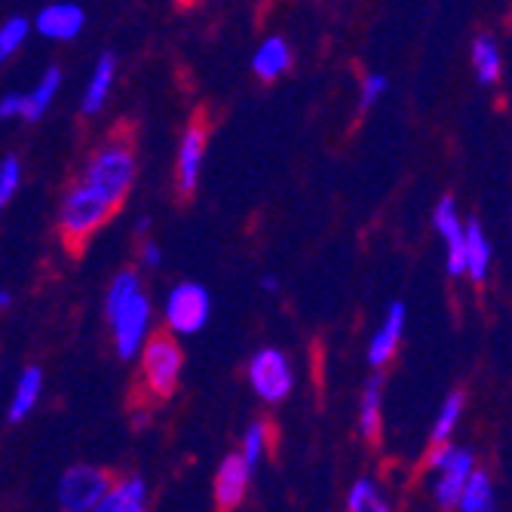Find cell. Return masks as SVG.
<instances>
[{"label": "cell", "instance_id": "obj_6", "mask_svg": "<svg viewBox=\"0 0 512 512\" xmlns=\"http://www.w3.org/2000/svg\"><path fill=\"white\" fill-rule=\"evenodd\" d=\"M212 298L200 283H178L166 298V322L178 335H197L209 322Z\"/></svg>", "mask_w": 512, "mask_h": 512}, {"label": "cell", "instance_id": "obj_30", "mask_svg": "<svg viewBox=\"0 0 512 512\" xmlns=\"http://www.w3.org/2000/svg\"><path fill=\"white\" fill-rule=\"evenodd\" d=\"M160 258H163V255H160V246H157L154 240H148V243H145V264H148V267H160Z\"/></svg>", "mask_w": 512, "mask_h": 512}, {"label": "cell", "instance_id": "obj_8", "mask_svg": "<svg viewBox=\"0 0 512 512\" xmlns=\"http://www.w3.org/2000/svg\"><path fill=\"white\" fill-rule=\"evenodd\" d=\"M111 485V476L99 467H71L59 479V506L62 512H89Z\"/></svg>", "mask_w": 512, "mask_h": 512}, {"label": "cell", "instance_id": "obj_17", "mask_svg": "<svg viewBox=\"0 0 512 512\" xmlns=\"http://www.w3.org/2000/svg\"><path fill=\"white\" fill-rule=\"evenodd\" d=\"M289 65H292V50L283 37H267L252 59V68L261 80H276L283 71H289Z\"/></svg>", "mask_w": 512, "mask_h": 512}, {"label": "cell", "instance_id": "obj_20", "mask_svg": "<svg viewBox=\"0 0 512 512\" xmlns=\"http://www.w3.org/2000/svg\"><path fill=\"white\" fill-rule=\"evenodd\" d=\"M40 390H43V375H40V368H25L22 371V378L16 384V393H13V402H10V421L19 424L25 421V417L34 411L37 399H40Z\"/></svg>", "mask_w": 512, "mask_h": 512}, {"label": "cell", "instance_id": "obj_15", "mask_svg": "<svg viewBox=\"0 0 512 512\" xmlns=\"http://www.w3.org/2000/svg\"><path fill=\"white\" fill-rule=\"evenodd\" d=\"M463 258H467V270L463 273H470L476 283H482L491 267V243L476 218L463 224Z\"/></svg>", "mask_w": 512, "mask_h": 512}, {"label": "cell", "instance_id": "obj_14", "mask_svg": "<svg viewBox=\"0 0 512 512\" xmlns=\"http://www.w3.org/2000/svg\"><path fill=\"white\" fill-rule=\"evenodd\" d=\"M89 512H148V485L142 479H123L111 485Z\"/></svg>", "mask_w": 512, "mask_h": 512}, {"label": "cell", "instance_id": "obj_28", "mask_svg": "<svg viewBox=\"0 0 512 512\" xmlns=\"http://www.w3.org/2000/svg\"><path fill=\"white\" fill-rule=\"evenodd\" d=\"M387 92V77L384 74H368L365 80H362V92H359V105L362 108H371L375 105L381 96Z\"/></svg>", "mask_w": 512, "mask_h": 512}, {"label": "cell", "instance_id": "obj_2", "mask_svg": "<svg viewBox=\"0 0 512 512\" xmlns=\"http://www.w3.org/2000/svg\"><path fill=\"white\" fill-rule=\"evenodd\" d=\"M135 181V154L129 145H105L96 157L89 160L83 172V184L89 191L105 197L111 206H120V200L129 194Z\"/></svg>", "mask_w": 512, "mask_h": 512}, {"label": "cell", "instance_id": "obj_5", "mask_svg": "<svg viewBox=\"0 0 512 512\" xmlns=\"http://www.w3.org/2000/svg\"><path fill=\"white\" fill-rule=\"evenodd\" d=\"M181 365H184V359H181V350L172 338L148 341L145 353H142V375H145L148 393L157 399H169L178 387Z\"/></svg>", "mask_w": 512, "mask_h": 512}, {"label": "cell", "instance_id": "obj_12", "mask_svg": "<svg viewBox=\"0 0 512 512\" xmlns=\"http://www.w3.org/2000/svg\"><path fill=\"white\" fill-rule=\"evenodd\" d=\"M86 25V13L77 4H50L37 13L34 28L50 40H74Z\"/></svg>", "mask_w": 512, "mask_h": 512}, {"label": "cell", "instance_id": "obj_10", "mask_svg": "<svg viewBox=\"0 0 512 512\" xmlns=\"http://www.w3.org/2000/svg\"><path fill=\"white\" fill-rule=\"evenodd\" d=\"M249 479H252V470L246 467V460L240 454H230L221 460V467L215 473V503L221 512H230L243 503Z\"/></svg>", "mask_w": 512, "mask_h": 512}, {"label": "cell", "instance_id": "obj_27", "mask_svg": "<svg viewBox=\"0 0 512 512\" xmlns=\"http://www.w3.org/2000/svg\"><path fill=\"white\" fill-rule=\"evenodd\" d=\"M19 181H22V163L16 157H7L0 163V209L13 200V194L19 191Z\"/></svg>", "mask_w": 512, "mask_h": 512}, {"label": "cell", "instance_id": "obj_21", "mask_svg": "<svg viewBox=\"0 0 512 512\" xmlns=\"http://www.w3.org/2000/svg\"><path fill=\"white\" fill-rule=\"evenodd\" d=\"M457 509L460 512H497L491 479L482 470H473V476L467 479V485H463V491L457 497Z\"/></svg>", "mask_w": 512, "mask_h": 512}, {"label": "cell", "instance_id": "obj_16", "mask_svg": "<svg viewBox=\"0 0 512 512\" xmlns=\"http://www.w3.org/2000/svg\"><path fill=\"white\" fill-rule=\"evenodd\" d=\"M114 77H117V59L111 53H105L96 62V68H92L86 96H83V114H99L105 108V99H108V92L114 86Z\"/></svg>", "mask_w": 512, "mask_h": 512}, {"label": "cell", "instance_id": "obj_18", "mask_svg": "<svg viewBox=\"0 0 512 512\" xmlns=\"http://www.w3.org/2000/svg\"><path fill=\"white\" fill-rule=\"evenodd\" d=\"M59 86H62V71L59 68H46V74L37 80V86L28 92L25 102H22V120H28V123L40 120L46 114V108L53 105Z\"/></svg>", "mask_w": 512, "mask_h": 512}, {"label": "cell", "instance_id": "obj_23", "mask_svg": "<svg viewBox=\"0 0 512 512\" xmlns=\"http://www.w3.org/2000/svg\"><path fill=\"white\" fill-rule=\"evenodd\" d=\"M347 512H390L378 485L371 479H359L347 494Z\"/></svg>", "mask_w": 512, "mask_h": 512}, {"label": "cell", "instance_id": "obj_29", "mask_svg": "<svg viewBox=\"0 0 512 512\" xmlns=\"http://www.w3.org/2000/svg\"><path fill=\"white\" fill-rule=\"evenodd\" d=\"M22 102H25V96H22V92H10V96H4V99H0V120L22 117Z\"/></svg>", "mask_w": 512, "mask_h": 512}, {"label": "cell", "instance_id": "obj_22", "mask_svg": "<svg viewBox=\"0 0 512 512\" xmlns=\"http://www.w3.org/2000/svg\"><path fill=\"white\" fill-rule=\"evenodd\" d=\"M473 68L479 74V83L491 86L500 80V71H503V59H500V50H497V40L482 34L473 40Z\"/></svg>", "mask_w": 512, "mask_h": 512}, {"label": "cell", "instance_id": "obj_11", "mask_svg": "<svg viewBox=\"0 0 512 512\" xmlns=\"http://www.w3.org/2000/svg\"><path fill=\"white\" fill-rule=\"evenodd\" d=\"M433 224L448 246V273L463 276V270H467V258H463V224H460V215H457V206L451 197L439 200V206L433 212Z\"/></svg>", "mask_w": 512, "mask_h": 512}, {"label": "cell", "instance_id": "obj_25", "mask_svg": "<svg viewBox=\"0 0 512 512\" xmlns=\"http://www.w3.org/2000/svg\"><path fill=\"white\" fill-rule=\"evenodd\" d=\"M267 445H270V427H267L264 421H255V424L246 430V436H243V454H240V457L246 460V467H249V470H255L258 463H261Z\"/></svg>", "mask_w": 512, "mask_h": 512}, {"label": "cell", "instance_id": "obj_7", "mask_svg": "<svg viewBox=\"0 0 512 512\" xmlns=\"http://www.w3.org/2000/svg\"><path fill=\"white\" fill-rule=\"evenodd\" d=\"M249 384L264 402H283L292 393V365L276 347H264L249 362Z\"/></svg>", "mask_w": 512, "mask_h": 512}, {"label": "cell", "instance_id": "obj_19", "mask_svg": "<svg viewBox=\"0 0 512 512\" xmlns=\"http://www.w3.org/2000/svg\"><path fill=\"white\" fill-rule=\"evenodd\" d=\"M381 390H384V381H381V375H375L365 384V393L359 402V433L368 442L381 439Z\"/></svg>", "mask_w": 512, "mask_h": 512}, {"label": "cell", "instance_id": "obj_32", "mask_svg": "<svg viewBox=\"0 0 512 512\" xmlns=\"http://www.w3.org/2000/svg\"><path fill=\"white\" fill-rule=\"evenodd\" d=\"M148 224H151V218H148V215L138 218V234H148Z\"/></svg>", "mask_w": 512, "mask_h": 512}, {"label": "cell", "instance_id": "obj_33", "mask_svg": "<svg viewBox=\"0 0 512 512\" xmlns=\"http://www.w3.org/2000/svg\"><path fill=\"white\" fill-rule=\"evenodd\" d=\"M10 304V292H0V307H7Z\"/></svg>", "mask_w": 512, "mask_h": 512}, {"label": "cell", "instance_id": "obj_24", "mask_svg": "<svg viewBox=\"0 0 512 512\" xmlns=\"http://www.w3.org/2000/svg\"><path fill=\"white\" fill-rule=\"evenodd\" d=\"M463 414V393H451L445 399V405L439 408V417L433 424V445H442V442H451V433L460 421Z\"/></svg>", "mask_w": 512, "mask_h": 512}, {"label": "cell", "instance_id": "obj_31", "mask_svg": "<svg viewBox=\"0 0 512 512\" xmlns=\"http://www.w3.org/2000/svg\"><path fill=\"white\" fill-rule=\"evenodd\" d=\"M261 289H267V292H276V289H279V283H276L273 276H264V279H261Z\"/></svg>", "mask_w": 512, "mask_h": 512}, {"label": "cell", "instance_id": "obj_13", "mask_svg": "<svg viewBox=\"0 0 512 512\" xmlns=\"http://www.w3.org/2000/svg\"><path fill=\"white\" fill-rule=\"evenodd\" d=\"M402 332H405V304L396 301V304L387 307V316L381 322V329L375 332V338H371L368 362L375 365V368H384L393 359V353H396V347L402 341Z\"/></svg>", "mask_w": 512, "mask_h": 512}, {"label": "cell", "instance_id": "obj_4", "mask_svg": "<svg viewBox=\"0 0 512 512\" xmlns=\"http://www.w3.org/2000/svg\"><path fill=\"white\" fill-rule=\"evenodd\" d=\"M114 212V206L99 197L96 191H89L83 181H77L74 188L68 191L65 203H62V234L65 240L77 243V240H86L92 230H96L99 224L108 221V215Z\"/></svg>", "mask_w": 512, "mask_h": 512}, {"label": "cell", "instance_id": "obj_3", "mask_svg": "<svg viewBox=\"0 0 512 512\" xmlns=\"http://www.w3.org/2000/svg\"><path fill=\"white\" fill-rule=\"evenodd\" d=\"M427 467L436 473V485H433L436 503L442 509H454L463 485H467V479L476 470V457L467 448H454L451 442H442V445H433Z\"/></svg>", "mask_w": 512, "mask_h": 512}, {"label": "cell", "instance_id": "obj_1", "mask_svg": "<svg viewBox=\"0 0 512 512\" xmlns=\"http://www.w3.org/2000/svg\"><path fill=\"white\" fill-rule=\"evenodd\" d=\"M105 313L111 319V332L120 359H132L148 341L151 329V304L142 289V279L132 270L114 276V283L105 298Z\"/></svg>", "mask_w": 512, "mask_h": 512}, {"label": "cell", "instance_id": "obj_26", "mask_svg": "<svg viewBox=\"0 0 512 512\" xmlns=\"http://www.w3.org/2000/svg\"><path fill=\"white\" fill-rule=\"evenodd\" d=\"M28 31H31V25L22 16H13V19H7L4 25H0V65H4L19 50V46L25 43Z\"/></svg>", "mask_w": 512, "mask_h": 512}, {"label": "cell", "instance_id": "obj_9", "mask_svg": "<svg viewBox=\"0 0 512 512\" xmlns=\"http://www.w3.org/2000/svg\"><path fill=\"white\" fill-rule=\"evenodd\" d=\"M203 157H206V123H191L188 132L181 135L178 145V191L181 197H191L197 191L200 181V169H203Z\"/></svg>", "mask_w": 512, "mask_h": 512}]
</instances>
